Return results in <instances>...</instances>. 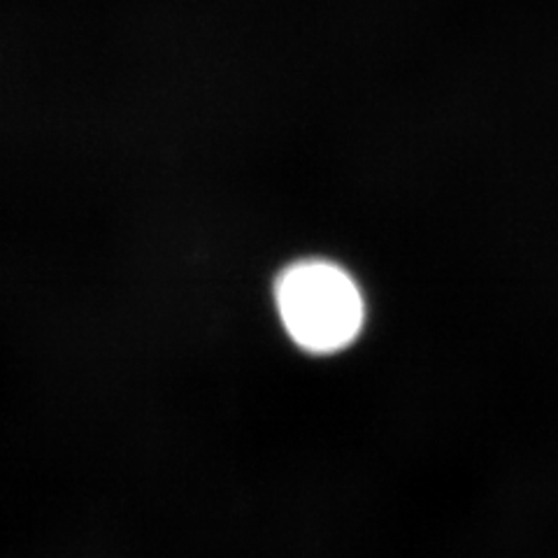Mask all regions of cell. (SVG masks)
Returning <instances> with one entry per match:
<instances>
[{"label": "cell", "instance_id": "1", "mask_svg": "<svg viewBox=\"0 0 558 558\" xmlns=\"http://www.w3.org/2000/svg\"><path fill=\"white\" fill-rule=\"evenodd\" d=\"M275 303L289 338L312 354H336L349 347L365 319L354 277L322 258L299 260L279 275Z\"/></svg>", "mask_w": 558, "mask_h": 558}]
</instances>
